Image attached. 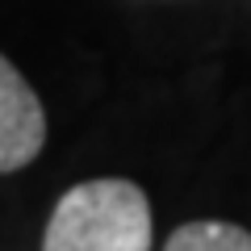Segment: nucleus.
I'll list each match as a JSON object with an SVG mask.
<instances>
[{
  "mask_svg": "<svg viewBox=\"0 0 251 251\" xmlns=\"http://www.w3.org/2000/svg\"><path fill=\"white\" fill-rule=\"evenodd\" d=\"M42 251H151V201L134 180H84L59 197Z\"/></svg>",
  "mask_w": 251,
  "mask_h": 251,
  "instance_id": "obj_1",
  "label": "nucleus"
},
{
  "mask_svg": "<svg viewBox=\"0 0 251 251\" xmlns=\"http://www.w3.org/2000/svg\"><path fill=\"white\" fill-rule=\"evenodd\" d=\"M46 147V113L25 75L0 54V176L21 172Z\"/></svg>",
  "mask_w": 251,
  "mask_h": 251,
  "instance_id": "obj_2",
  "label": "nucleus"
},
{
  "mask_svg": "<svg viewBox=\"0 0 251 251\" xmlns=\"http://www.w3.org/2000/svg\"><path fill=\"white\" fill-rule=\"evenodd\" d=\"M163 251H251V230L222 218H201V222L176 226Z\"/></svg>",
  "mask_w": 251,
  "mask_h": 251,
  "instance_id": "obj_3",
  "label": "nucleus"
}]
</instances>
